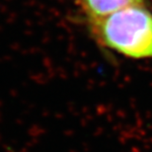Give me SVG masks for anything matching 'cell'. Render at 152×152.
<instances>
[{
    "mask_svg": "<svg viewBox=\"0 0 152 152\" xmlns=\"http://www.w3.org/2000/svg\"><path fill=\"white\" fill-rule=\"evenodd\" d=\"M87 25L103 48L127 58H152V13L143 4L87 20Z\"/></svg>",
    "mask_w": 152,
    "mask_h": 152,
    "instance_id": "obj_1",
    "label": "cell"
},
{
    "mask_svg": "<svg viewBox=\"0 0 152 152\" xmlns=\"http://www.w3.org/2000/svg\"><path fill=\"white\" fill-rule=\"evenodd\" d=\"M87 20L104 17L115 11L143 4V0H74Z\"/></svg>",
    "mask_w": 152,
    "mask_h": 152,
    "instance_id": "obj_2",
    "label": "cell"
}]
</instances>
